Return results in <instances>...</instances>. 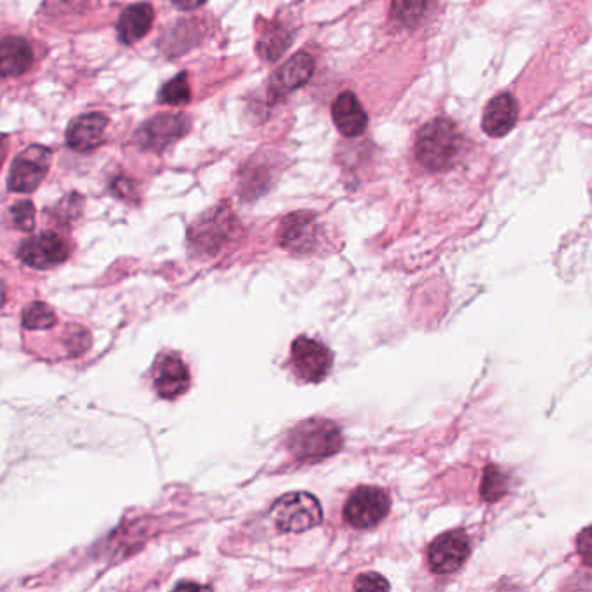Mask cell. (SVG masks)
I'll return each mask as SVG.
<instances>
[{
  "instance_id": "obj_21",
  "label": "cell",
  "mask_w": 592,
  "mask_h": 592,
  "mask_svg": "<svg viewBox=\"0 0 592 592\" xmlns=\"http://www.w3.org/2000/svg\"><path fill=\"white\" fill-rule=\"evenodd\" d=\"M158 98H160V103H167V105H183V103H188L191 98L188 73H179L174 79L169 80L162 87Z\"/></svg>"
},
{
  "instance_id": "obj_13",
  "label": "cell",
  "mask_w": 592,
  "mask_h": 592,
  "mask_svg": "<svg viewBox=\"0 0 592 592\" xmlns=\"http://www.w3.org/2000/svg\"><path fill=\"white\" fill-rule=\"evenodd\" d=\"M332 117H334L337 129L346 138L362 136L369 125V117L363 110L362 103L351 91L337 96L336 103L332 106Z\"/></svg>"
},
{
  "instance_id": "obj_26",
  "label": "cell",
  "mask_w": 592,
  "mask_h": 592,
  "mask_svg": "<svg viewBox=\"0 0 592 592\" xmlns=\"http://www.w3.org/2000/svg\"><path fill=\"white\" fill-rule=\"evenodd\" d=\"M174 6L181 9V11H193L197 7L204 6L207 0H172Z\"/></svg>"
},
{
  "instance_id": "obj_4",
  "label": "cell",
  "mask_w": 592,
  "mask_h": 592,
  "mask_svg": "<svg viewBox=\"0 0 592 592\" xmlns=\"http://www.w3.org/2000/svg\"><path fill=\"white\" fill-rule=\"evenodd\" d=\"M51 160L53 152L47 146H28L11 165L7 188L14 193H32L37 190L49 172Z\"/></svg>"
},
{
  "instance_id": "obj_10",
  "label": "cell",
  "mask_w": 592,
  "mask_h": 592,
  "mask_svg": "<svg viewBox=\"0 0 592 592\" xmlns=\"http://www.w3.org/2000/svg\"><path fill=\"white\" fill-rule=\"evenodd\" d=\"M106 127H108V117L103 113L80 115L72 120V124L66 129V145L70 146L73 152H93L103 143Z\"/></svg>"
},
{
  "instance_id": "obj_20",
  "label": "cell",
  "mask_w": 592,
  "mask_h": 592,
  "mask_svg": "<svg viewBox=\"0 0 592 592\" xmlns=\"http://www.w3.org/2000/svg\"><path fill=\"white\" fill-rule=\"evenodd\" d=\"M23 327L27 330L53 329L58 323L56 313L51 306L44 303H33L23 311Z\"/></svg>"
},
{
  "instance_id": "obj_1",
  "label": "cell",
  "mask_w": 592,
  "mask_h": 592,
  "mask_svg": "<svg viewBox=\"0 0 592 592\" xmlns=\"http://www.w3.org/2000/svg\"><path fill=\"white\" fill-rule=\"evenodd\" d=\"M462 136L457 125L448 119L431 120L422 127L415 155L429 171H447L461 155Z\"/></svg>"
},
{
  "instance_id": "obj_2",
  "label": "cell",
  "mask_w": 592,
  "mask_h": 592,
  "mask_svg": "<svg viewBox=\"0 0 592 592\" xmlns=\"http://www.w3.org/2000/svg\"><path fill=\"white\" fill-rule=\"evenodd\" d=\"M289 450L297 459L306 462L322 461L337 454L343 447V435L336 422L327 419H308L290 431Z\"/></svg>"
},
{
  "instance_id": "obj_3",
  "label": "cell",
  "mask_w": 592,
  "mask_h": 592,
  "mask_svg": "<svg viewBox=\"0 0 592 592\" xmlns=\"http://www.w3.org/2000/svg\"><path fill=\"white\" fill-rule=\"evenodd\" d=\"M271 518L280 532H306L322 523V504L315 495L308 492H292L282 495L273 504Z\"/></svg>"
},
{
  "instance_id": "obj_22",
  "label": "cell",
  "mask_w": 592,
  "mask_h": 592,
  "mask_svg": "<svg viewBox=\"0 0 592 592\" xmlns=\"http://www.w3.org/2000/svg\"><path fill=\"white\" fill-rule=\"evenodd\" d=\"M507 492V476L497 466L485 469L483 483H481V497L487 502L502 499Z\"/></svg>"
},
{
  "instance_id": "obj_19",
  "label": "cell",
  "mask_w": 592,
  "mask_h": 592,
  "mask_svg": "<svg viewBox=\"0 0 592 592\" xmlns=\"http://www.w3.org/2000/svg\"><path fill=\"white\" fill-rule=\"evenodd\" d=\"M433 0H393L391 16L402 27H415L428 13Z\"/></svg>"
},
{
  "instance_id": "obj_14",
  "label": "cell",
  "mask_w": 592,
  "mask_h": 592,
  "mask_svg": "<svg viewBox=\"0 0 592 592\" xmlns=\"http://www.w3.org/2000/svg\"><path fill=\"white\" fill-rule=\"evenodd\" d=\"M190 386V372L178 356H164L157 367L155 389L158 395L167 400H174L183 395Z\"/></svg>"
},
{
  "instance_id": "obj_8",
  "label": "cell",
  "mask_w": 592,
  "mask_h": 592,
  "mask_svg": "<svg viewBox=\"0 0 592 592\" xmlns=\"http://www.w3.org/2000/svg\"><path fill=\"white\" fill-rule=\"evenodd\" d=\"M18 254L21 261L28 266L37 270H49L58 264L65 263L70 256V245L66 244L58 233L47 231L25 240Z\"/></svg>"
},
{
  "instance_id": "obj_27",
  "label": "cell",
  "mask_w": 592,
  "mask_h": 592,
  "mask_svg": "<svg viewBox=\"0 0 592 592\" xmlns=\"http://www.w3.org/2000/svg\"><path fill=\"white\" fill-rule=\"evenodd\" d=\"M580 542H582V544H584V546H582V551H580V553L584 554V558H586V563L587 565H589V553H591V537H589V528H586V530H584V533H582V537H580Z\"/></svg>"
},
{
  "instance_id": "obj_7",
  "label": "cell",
  "mask_w": 592,
  "mask_h": 592,
  "mask_svg": "<svg viewBox=\"0 0 592 592\" xmlns=\"http://www.w3.org/2000/svg\"><path fill=\"white\" fill-rule=\"evenodd\" d=\"M469 553L471 546L466 533L461 530L443 533L429 546V566L438 575H448L461 570L468 561Z\"/></svg>"
},
{
  "instance_id": "obj_9",
  "label": "cell",
  "mask_w": 592,
  "mask_h": 592,
  "mask_svg": "<svg viewBox=\"0 0 592 592\" xmlns=\"http://www.w3.org/2000/svg\"><path fill=\"white\" fill-rule=\"evenodd\" d=\"M188 120L183 115H174V113H162L153 119L146 120L141 125L136 139L139 145L150 152H164L167 146L183 138L188 132Z\"/></svg>"
},
{
  "instance_id": "obj_11",
  "label": "cell",
  "mask_w": 592,
  "mask_h": 592,
  "mask_svg": "<svg viewBox=\"0 0 592 592\" xmlns=\"http://www.w3.org/2000/svg\"><path fill=\"white\" fill-rule=\"evenodd\" d=\"M318 228L311 212H294L283 219L278 238L285 249L310 252L316 244Z\"/></svg>"
},
{
  "instance_id": "obj_17",
  "label": "cell",
  "mask_w": 592,
  "mask_h": 592,
  "mask_svg": "<svg viewBox=\"0 0 592 592\" xmlns=\"http://www.w3.org/2000/svg\"><path fill=\"white\" fill-rule=\"evenodd\" d=\"M153 20H155V13L150 4L143 2V4L127 7L124 13L120 14L119 23H117L120 42H124L127 46L136 44L152 30Z\"/></svg>"
},
{
  "instance_id": "obj_15",
  "label": "cell",
  "mask_w": 592,
  "mask_h": 592,
  "mask_svg": "<svg viewBox=\"0 0 592 592\" xmlns=\"http://www.w3.org/2000/svg\"><path fill=\"white\" fill-rule=\"evenodd\" d=\"M518 120V103L511 94L502 93L488 103L483 115V131L490 138H504Z\"/></svg>"
},
{
  "instance_id": "obj_23",
  "label": "cell",
  "mask_w": 592,
  "mask_h": 592,
  "mask_svg": "<svg viewBox=\"0 0 592 592\" xmlns=\"http://www.w3.org/2000/svg\"><path fill=\"white\" fill-rule=\"evenodd\" d=\"M11 218H13L14 226L18 230L32 231L33 226H35V207L28 200L18 202V204L11 207Z\"/></svg>"
},
{
  "instance_id": "obj_24",
  "label": "cell",
  "mask_w": 592,
  "mask_h": 592,
  "mask_svg": "<svg viewBox=\"0 0 592 592\" xmlns=\"http://www.w3.org/2000/svg\"><path fill=\"white\" fill-rule=\"evenodd\" d=\"M91 346V336H89V332L86 329H82V327H73L70 330V334H68V339H66V348H68V353L73 356H79L87 351Z\"/></svg>"
},
{
  "instance_id": "obj_6",
  "label": "cell",
  "mask_w": 592,
  "mask_h": 592,
  "mask_svg": "<svg viewBox=\"0 0 592 592\" xmlns=\"http://www.w3.org/2000/svg\"><path fill=\"white\" fill-rule=\"evenodd\" d=\"M292 363L303 381L320 382L332 369L334 356L320 341L310 337H297L292 344Z\"/></svg>"
},
{
  "instance_id": "obj_12",
  "label": "cell",
  "mask_w": 592,
  "mask_h": 592,
  "mask_svg": "<svg viewBox=\"0 0 592 592\" xmlns=\"http://www.w3.org/2000/svg\"><path fill=\"white\" fill-rule=\"evenodd\" d=\"M315 72V60L310 54H296L271 79V96L282 99L310 82Z\"/></svg>"
},
{
  "instance_id": "obj_5",
  "label": "cell",
  "mask_w": 592,
  "mask_h": 592,
  "mask_svg": "<svg viewBox=\"0 0 592 592\" xmlns=\"http://www.w3.org/2000/svg\"><path fill=\"white\" fill-rule=\"evenodd\" d=\"M391 499L388 492L377 487H360L355 490L344 507V518L351 527H377L389 513Z\"/></svg>"
},
{
  "instance_id": "obj_25",
  "label": "cell",
  "mask_w": 592,
  "mask_h": 592,
  "mask_svg": "<svg viewBox=\"0 0 592 592\" xmlns=\"http://www.w3.org/2000/svg\"><path fill=\"white\" fill-rule=\"evenodd\" d=\"M355 589L358 591H388L389 582L379 573H362L355 580Z\"/></svg>"
},
{
  "instance_id": "obj_16",
  "label": "cell",
  "mask_w": 592,
  "mask_h": 592,
  "mask_svg": "<svg viewBox=\"0 0 592 592\" xmlns=\"http://www.w3.org/2000/svg\"><path fill=\"white\" fill-rule=\"evenodd\" d=\"M33 49L28 40L6 37L0 40V77H20L32 68Z\"/></svg>"
},
{
  "instance_id": "obj_18",
  "label": "cell",
  "mask_w": 592,
  "mask_h": 592,
  "mask_svg": "<svg viewBox=\"0 0 592 592\" xmlns=\"http://www.w3.org/2000/svg\"><path fill=\"white\" fill-rule=\"evenodd\" d=\"M290 42H292V33L287 30V27L270 23L257 39V53L261 54L266 61H277L289 49Z\"/></svg>"
},
{
  "instance_id": "obj_28",
  "label": "cell",
  "mask_w": 592,
  "mask_h": 592,
  "mask_svg": "<svg viewBox=\"0 0 592 592\" xmlns=\"http://www.w3.org/2000/svg\"><path fill=\"white\" fill-rule=\"evenodd\" d=\"M7 153H9V136L0 134V167L6 162Z\"/></svg>"
}]
</instances>
